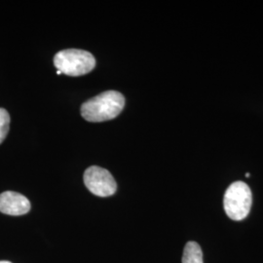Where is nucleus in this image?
I'll return each instance as SVG.
<instances>
[{
    "mask_svg": "<svg viewBox=\"0 0 263 263\" xmlns=\"http://www.w3.org/2000/svg\"><path fill=\"white\" fill-rule=\"evenodd\" d=\"M125 98L117 91H106L81 105V115L89 122H104L117 117L124 108Z\"/></svg>",
    "mask_w": 263,
    "mask_h": 263,
    "instance_id": "f257e3e1",
    "label": "nucleus"
},
{
    "mask_svg": "<svg viewBox=\"0 0 263 263\" xmlns=\"http://www.w3.org/2000/svg\"><path fill=\"white\" fill-rule=\"evenodd\" d=\"M55 66L62 73L69 76H81L89 73L96 66L95 57L85 50L66 49L57 53Z\"/></svg>",
    "mask_w": 263,
    "mask_h": 263,
    "instance_id": "f03ea898",
    "label": "nucleus"
},
{
    "mask_svg": "<svg viewBox=\"0 0 263 263\" xmlns=\"http://www.w3.org/2000/svg\"><path fill=\"white\" fill-rule=\"evenodd\" d=\"M253 195L251 188L243 181H235L227 188L223 206L228 217L232 220L240 221L245 219L252 208Z\"/></svg>",
    "mask_w": 263,
    "mask_h": 263,
    "instance_id": "7ed1b4c3",
    "label": "nucleus"
},
{
    "mask_svg": "<svg viewBox=\"0 0 263 263\" xmlns=\"http://www.w3.org/2000/svg\"><path fill=\"white\" fill-rule=\"evenodd\" d=\"M84 182L90 192L100 197L111 196L117 189L116 181L109 171L98 166H92L85 171Z\"/></svg>",
    "mask_w": 263,
    "mask_h": 263,
    "instance_id": "20e7f679",
    "label": "nucleus"
},
{
    "mask_svg": "<svg viewBox=\"0 0 263 263\" xmlns=\"http://www.w3.org/2000/svg\"><path fill=\"white\" fill-rule=\"evenodd\" d=\"M30 210L28 198L14 191H5L0 194V212L9 216H23Z\"/></svg>",
    "mask_w": 263,
    "mask_h": 263,
    "instance_id": "39448f33",
    "label": "nucleus"
},
{
    "mask_svg": "<svg viewBox=\"0 0 263 263\" xmlns=\"http://www.w3.org/2000/svg\"><path fill=\"white\" fill-rule=\"evenodd\" d=\"M182 263H203V252L196 242H188L185 245Z\"/></svg>",
    "mask_w": 263,
    "mask_h": 263,
    "instance_id": "423d86ee",
    "label": "nucleus"
},
{
    "mask_svg": "<svg viewBox=\"0 0 263 263\" xmlns=\"http://www.w3.org/2000/svg\"><path fill=\"white\" fill-rule=\"evenodd\" d=\"M10 115L4 108H0V143L5 140L9 132Z\"/></svg>",
    "mask_w": 263,
    "mask_h": 263,
    "instance_id": "0eeeda50",
    "label": "nucleus"
},
{
    "mask_svg": "<svg viewBox=\"0 0 263 263\" xmlns=\"http://www.w3.org/2000/svg\"><path fill=\"white\" fill-rule=\"evenodd\" d=\"M0 263H12L10 261H6V260H0Z\"/></svg>",
    "mask_w": 263,
    "mask_h": 263,
    "instance_id": "6e6552de",
    "label": "nucleus"
},
{
    "mask_svg": "<svg viewBox=\"0 0 263 263\" xmlns=\"http://www.w3.org/2000/svg\"><path fill=\"white\" fill-rule=\"evenodd\" d=\"M250 176H251V175H250L249 173H247V174H246V178H250Z\"/></svg>",
    "mask_w": 263,
    "mask_h": 263,
    "instance_id": "1a4fd4ad",
    "label": "nucleus"
},
{
    "mask_svg": "<svg viewBox=\"0 0 263 263\" xmlns=\"http://www.w3.org/2000/svg\"><path fill=\"white\" fill-rule=\"evenodd\" d=\"M57 74H59V76H60V74H62V72H61L60 70H58V71H57Z\"/></svg>",
    "mask_w": 263,
    "mask_h": 263,
    "instance_id": "9d476101",
    "label": "nucleus"
}]
</instances>
